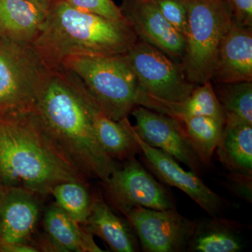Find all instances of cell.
Segmentation results:
<instances>
[{
  "mask_svg": "<svg viewBox=\"0 0 252 252\" xmlns=\"http://www.w3.org/2000/svg\"><path fill=\"white\" fill-rule=\"evenodd\" d=\"M124 55L141 90L156 98L182 101L198 86L188 80L180 63L146 41L137 39Z\"/></svg>",
  "mask_w": 252,
  "mask_h": 252,
  "instance_id": "obj_7",
  "label": "cell"
},
{
  "mask_svg": "<svg viewBox=\"0 0 252 252\" xmlns=\"http://www.w3.org/2000/svg\"><path fill=\"white\" fill-rule=\"evenodd\" d=\"M130 114L135 118L134 129L144 142L171 156L196 175H201L203 165L180 121L140 105Z\"/></svg>",
  "mask_w": 252,
  "mask_h": 252,
  "instance_id": "obj_11",
  "label": "cell"
},
{
  "mask_svg": "<svg viewBox=\"0 0 252 252\" xmlns=\"http://www.w3.org/2000/svg\"><path fill=\"white\" fill-rule=\"evenodd\" d=\"M215 151L220 163L229 172L252 175V125L225 117Z\"/></svg>",
  "mask_w": 252,
  "mask_h": 252,
  "instance_id": "obj_20",
  "label": "cell"
},
{
  "mask_svg": "<svg viewBox=\"0 0 252 252\" xmlns=\"http://www.w3.org/2000/svg\"><path fill=\"white\" fill-rule=\"evenodd\" d=\"M47 13L26 0H0V38L32 45L40 33Z\"/></svg>",
  "mask_w": 252,
  "mask_h": 252,
  "instance_id": "obj_18",
  "label": "cell"
},
{
  "mask_svg": "<svg viewBox=\"0 0 252 252\" xmlns=\"http://www.w3.org/2000/svg\"><path fill=\"white\" fill-rule=\"evenodd\" d=\"M121 213L146 252H185L196 227V222L182 216L176 208L159 210L137 206Z\"/></svg>",
  "mask_w": 252,
  "mask_h": 252,
  "instance_id": "obj_9",
  "label": "cell"
},
{
  "mask_svg": "<svg viewBox=\"0 0 252 252\" xmlns=\"http://www.w3.org/2000/svg\"><path fill=\"white\" fill-rule=\"evenodd\" d=\"M38 195L21 187L0 185L1 241L31 244L40 217Z\"/></svg>",
  "mask_w": 252,
  "mask_h": 252,
  "instance_id": "obj_13",
  "label": "cell"
},
{
  "mask_svg": "<svg viewBox=\"0 0 252 252\" xmlns=\"http://www.w3.org/2000/svg\"><path fill=\"white\" fill-rule=\"evenodd\" d=\"M188 31L181 63L188 80L195 85L211 81L219 51L233 24L223 0H186Z\"/></svg>",
  "mask_w": 252,
  "mask_h": 252,
  "instance_id": "obj_5",
  "label": "cell"
},
{
  "mask_svg": "<svg viewBox=\"0 0 252 252\" xmlns=\"http://www.w3.org/2000/svg\"><path fill=\"white\" fill-rule=\"evenodd\" d=\"M39 248L30 243H6L0 240V252H37Z\"/></svg>",
  "mask_w": 252,
  "mask_h": 252,
  "instance_id": "obj_29",
  "label": "cell"
},
{
  "mask_svg": "<svg viewBox=\"0 0 252 252\" xmlns=\"http://www.w3.org/2000/svg\"><path fill=\"white\" fill-rule=\"evenodd\" d=\"M26 1L37 5V6H40L43 9L46 10V11H49V8L51 7L54 0H26Z\"/></svg>",
  "mask_w": 252,
  "mask_h": 252,
  "instance_id": "obj_30",
  "label": "cell"
},
{
  "mask_svg": "<svg viewBox=\"0 0 252 252\" xmlns=\"http://www.w3.org/2000/svg\"><path fill=\"white\" fill-rule=\"evenodd\" d=\"M32 115L44 133L86 179L104 182L117 168L115 160L97 140L79 79L72 72L63 67H51L38 92Z\"/></svg>",
  "mask_w": 252,
  "mask_h": 252,
  "instance_id": "obj_1",
  "label": "cell"
},
{
  "mask_svg": "<svg viewBox=\"0 0 252 252\" xmlns=\"http://www.w3.org/2000/svg\"><path fill=\"white\" fill-rule=\"evenodd\" d=\"M79 86L94 133L106 154L113 160L126 161L140 154V146L122 120L116 122L104 114L91 97L82 81Z\"/></svg>",
  "mask_w": 252,
  "mask_h": 252,
  "instance_id": "obj_16",
  "label": "cell"
},
{
  "mask_svg": "<svg viewBox=\"0 0 252 252\" xmlns=\"http://www.w3.org/2000/svg\"><path fill=\"white\" fill-rule=\"evenodd\" d=\"M82 226L104 240L113 252L140 251L138 238L127 220L117 216L96 194L93 195L90 215Z\"/></svg>",
  "mask_w": 252,
  "mask_h": 252,
  "instance_id": "obj_19",
  "label": "cell"
},
{
  "mask_svg": "<svg viewBox=\"0 0 252 252\" xmlns=\"http://www.w3.org/2000/svg\"><path fill=\"white\" fill-rule=\"evenodd\" d=\"M137 105L177 120L196 116H205L216 118L225 122L224 113L217 99L211 81L195 86L187 98L178 102L156 98L141 90Z\"/></svg>",
  "mask_w": 252,
  "mask_h": 252,
  "instance_id": "obj_17",
  "label": "cell"
},
{
  "mask_svg": "<svg viewBox=\"0 0 252 252\" xmlns=\"http://www.w3.org/2000/svg\"><path fill=\"white\" fill-rule=\"evenodd\" d=\"M50 69L32 46L0 38V120L32 113Z\"/></svg>",
  "mask_w": 252,
  "mask_h": 252,
  "instance_id": "obj_6",
  "label": "cell"
},
{
  "mask_svg": "<svg viewBox=\"0 0 252 252\" xmlns=\"http://www.w3.org/2000/svg\"><path fill=\"white\" fill-rule=\"evenodd\" d=\"M121 10L141 40L155 46L181 64L185 56V36L164 18L150 0H123Z\"/></svg>",
  "mask_w": 252,
  "mask_h": 252,
  "instance_id": "obj_12",
  "label": "cell"
},
{
  "mask_svg": "<svg viewBox=\"0 0 252 252\" xmlns=\"http://www.w3.org/2000/svg\"><path fill=\"white\" fill-rule=\"evenodd\" d=\"M61 67L75 74L99 108L116 122L138 106L140 84L124 54L69 56Z\"/></svg>",
  "mask_w": 252,
  "mask_h": 252,
  "instance_id": "obj_4",
  "label": "cell"
},
{
  "mask_svg": "<svg viewBox=\"0 0 252 252\" xmlns=\"http://www.w3.org/2000/svg\"><path fill=\"white\" fill-rule=\"evenodd\" d=\"M164 18L185 38L188 31V10L186 0H150Z\"/></svg>",
  "mask_w": 252,
  "mask_h": 252,
  "instance_id": "obj_25",
  "label": "cell"
},
{
  "mask_svg": "<svg viewBox=\"0 0 252 252\" xmlns=\"http://www.w3.org/2000/svg\"><path fill=\"white\" fill-rule=\"evenodd\" d=\"M68 181L88 185L41 128L32 113L0 120V185L21 187L39 195Z\"/></svg>",
  "mask_w": 252,
  "mask_h": 252,
  "instance_id": "obj_2",
  "label": "cell"
},
{
  "mask_svg": "<svg viewBox=\"0 0 252 252\" xmlns=\"http://www.w3.org/2000/svg\"><path fill=\"white\" fill-rule=\"evenodd\" d=\"M211 81H252V28L233 22L220 45Z\"/></svg>",
  "mask_w": 252,
  "mask_h": 252,
  "instance_id": "obj_14",
  "label": "cell"
},
{
  "mask_svg": "<svg viewBox=\"0 0 252 252\" xmlns=\"http://www.w3.org/2000/svg\"><path fill=\"white\" fill-rule=\"evenodd\" d=\"M50 195L73 220L81 225L85 224L93 202L88 185L75 181L62 182L55 186Z\"/></svg>",
  "mask_w": 252,
  "mask_h": 252,
  "instance_id": "obj_24",
  "label": "cell"
},
{
  "mask_svg": "<svg viewBox=\"0 0 252 252\" xmlns=\"http://www.w3.org/2000/svg\"><path fill=\"white\" fill-rule=\"evenodd\" d=\"M78 10L107 19H125L119 7L112 0H64Z\"/></svg>",
  "mask_w": 252,
  "mask_h": 252,
  "instance_id": "obj_26",
  "label": "cell"
},
{
  "mask_svg": "<svg viewBox=\"0 0 252 252\" xmlns=\"http://www.w3.org/2000/svg\"><path fill=\"white\" fill-rule=\"evenodd\" d=\"M187 251L192 252H238L243 249L242 225L236 220L220 217L196 222Z\"/></svg>",
  "mask_w": 252,
  "mask_h": 252,
  "instance_id": "obj_21",
  "label": "cell"
},
{
  "mask_svg": "<svg viewBox=\"0 0 252 252\" xmlns=\"http://www.w3.org/2000/svg\"><path fill=\"white\" fill-rule=\"evenodd\" d=\"M226 186L235 196L252 203V175L230 172L227 175Z\"/></svg>",
  "mask_w": 252,
  "mask_h": 252,
  "instance_id": "obj_27",
  "label": "cell"
},
{
  "mask_svg": "<svg viewBox=\"0 0 252 252\" xmlns=\"http://www.w3.org/2000/svg\"><path fill=\"white\" fill-rule=\"evenodd\" d=\"M45 235L36 244L39 251L102 252L94 235L73 220L55 203L48 207L43 220Z\"/></svg>",
  "mask_w": 252,
  "mask_h": 252,
  "instance_id": "obj_15",
  "label": "cell"
},
{
  "mask_svg": "<svg viewBox=\"0 0 252 252\" xmlns=\"http://www.w3.org/2000/svg\"><path fill=\"white\" fill-rule=\"evenodd\" d=\"M180 121L192 147L203 165H209L219 142L224 123L205 116L185 118Z\"/></svg>",
  "mask_w": 252,
  "mask_h": 252,
  "instance_id": "obj_22",
  "label": "cell"
},
{
  "mask_svg": "<svg viewBox=\"0 0 252 252\" xmlns=\"http://www.w3.org/2000/svg\"><path fill=\"white\" fill-rule=\"evenodd\" d=\"M215 94L225 117L252 125V81L215 84Z\"/></svg>",
  "mask_w": 252,
  "mask_h": 252,
  "instance_id": "obj_23",
  "label": "cell"
},
{
  "mask_svg": "<svg viewBox=\"0 0 252 252\" xmlns=\"http://www.w3.org/2000/svg\"><path fill=\"white\" fill-rule=\"evenodd\" d=\"M140 146L141 159L158 180L180 189L211 217H220L228 205L225 198L214 192L193 172L186 171L175 159L160 149L151 147L139 137L128 118L122 119Z\"/></svg>",
  "mask_w": 252,
  "mask_h": 252,
  "instance_id": "obj_10",
  "label": "cell"
},
{
  "mask_svg": "<svg viewBox=\"0 0 252 252\" xmlns=\"http://www.w3.org/2000/svg\"><path fill=\"white\" fill-rule=\"evenodd\" d=\"M228 6L233 22L252 28V0H223Z\"/></svg>",
  "mask_w": 252,
  "mask_h": 252,
  "instance_id": "obj_28",
  "label": "cell"
},
{
  "mask_svg": "<svg viewBox=\"0 0 252 252\" xmlns=\"http://www.w3.org/2000/svg\"><path fill=\"white\" fill-rule=\"evenodd\" d=\"M138 38L127 20L107 19L54 0L32 46L51 67L79 55H124Z\"/></svg>",
  "mask_w": 252,
  "mask_h": 252,
  "instance_id": "obj_3",
  "label": "cell"
},
{
  "mask_svg": "<svg viewBox=\"0 0 252 252\" xmlns=\"http://www.w3.org/2000/svg\"><path fill=\"white\" fill-rule=\"evenodd\" d=\"M124 162L107 180L101 182L113 207L119 212L137 206L159 210L176 208L172 194L135 157Z\"/></svg>",
  "mask_w": 252,
  "mask_h": 252,
  "instance_id": "obj_8",
  "label": "cell"
}]
</instances>
